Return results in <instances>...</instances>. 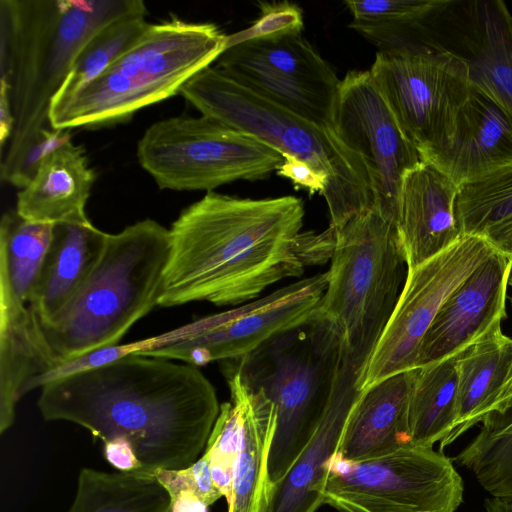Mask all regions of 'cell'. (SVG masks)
I'll use <instances>...</instances> for the list:
<instances>
[{
  "instance_id": "14",
  "label": "cell",
  "mask_w": 512,
  "mask_h": 512,
  "mask_svg": "<svg viewBox=\"0 0 512 512\" xmlns=\"http://www.w3.org/2000/svg\"><path fill=\"white\" fill-rule=\"evenodd\" d=\"M333 129L366 167L372 208L396 225L402 176L421 159L400 130L370 71H349L341 80Z\"/></svg>"
},
{
  "instance_id": "37",
  "label": "cell",
  "mask_w": 512,
  "mask_h": 512,
  "mask_svg": "<svg viewBox=\"0 0 512 512\" xmlns=\"http://www.w3.org/2000/svg\"><path fill=\"white\" fill-rule=\"evenodd\" d=\"M106 459L120 471H140L141 464L132 446L125 440H113L104 443Z\"/></svg>"
},
{
  "instance_id": "4",
  "label": "cell",
  "mask_w": 512,
  "mask_h": 512,
  "mask_svg": "<svg viewBox=\"0 0 512 512\" xmlns=\"http://www.w3.org/2000/svg\"><path fill=\"white\" fill-rule=\"evenodd\" d=\"M169 251V229L152 219L107 234L83 285L56 319L42 327L59 365L118 345L159 306Z\"/></svg>"
},
{
  "instance_id": "10",
  "label": "cell",
  "mask_w": 512,
  "mask_h": 512,
  "mask_svg": "<svg viewBox=\"0 0 512 512\" xmlns=\"http://www.w3.org/2000/svg\"><path fill=\"white\" fill-rule=\"evenodd\" d=\"M316 493L338 512H455L464 484L452 458L411 445L361 461L334 454Z\"/></svg>"
},
{
  "instance_id": "11",
  "label": "cell",
  "mask_w": 512,
  "mask_h": 512,
  "mask_svg": "<svg viewBox=\"0 0 512 512\" xmlns=\"http://www.w3.org/2000/svg\"><path fill=\"white\" fill-rule=\"evenodd\" d=\"M369 71L421 160L450 139L458 113L472 90L464 58L432 40L404 53L377 52Z\"/></svg>"
},
{
  "instance_id": "24",
  "label": "cell",
  "mask_w": 512,
  "mask_h": 512,
  "mask_svg": "<svg viewBox=\"0 0 512 512\" xmlns=\"http://www.w3.org/2000/svg\"><path fill=\"white\" fill-rule=\"evenodd\" d=\"M95 180L83 146L70 139L44 156L33 179L18 192L15 212L32 223L91 224L85 207Z\"/></svg>"
},
{
  "instance_id": "40",
  "label": "cell",
  "mask_w": 512,
  "mask_h": 512,
  "mask_svg": "<svg viewBox=\"0 0 512 512\" xmlns=\"http://www.w3.org/2000/svg\"><path fill=\"white\" fill-rule=\"evenodd\" d=\"M484 506L486 512H512V498H487Z\"/></svg>"
},
{
  "instance_id": "29",
  "label": "cell",
  "mask_w": 512,
  "mask_h": 512,
  "mask_svg": "<svg viewBox=\"0 0 512 512\" xmlns=\"http://www.w3.org/2000/svg\"><path fill=\"white\" fill-rule=\"evenodd\" d=\"M457 220L462 235L489 242L512 229V166L459 187Z\"/></svg>"
},
{
  "instance_id": "25",
  "label": "cell",
  "mask_w": 512,
  "mask_h": 512,
  "mask_svg": "<svg viewBox=\"0 0 512 512\" xmlns=\"http://www.w3.org/2000/svg\"><path fill=\"white\" fill-rule=\"evenodd\" d=\"M107 234L92 223L54 225L28 302L41 327L50 325L76 295L98 261Z\"/></svg>"
},
{
  "instance_id": "9",
  "label": "cell",
  "mask_w": 512,
  "mask_h": 512,
  "mask_svg": "<svg viewBox=\"0 0 512 512\" xmlns=\"http://www.w3.org/2000/svg\"><path fill=\"white\" fill-rule=\"evenodd\" d=\"M136 155L160 189L175 191L211 192L236 180H259L283 161L273 147L204 115L153 123Z\"/></svg>"
},
{
  "instance_id": "21",
  "label": "cell",
  "mask_w": 512,
  "mask_h": 512,
  "mask_svg": "<svg viewBox=\"0 0 512 512\" xmlns=\"http://www.w3.org/2000/svg\"><path fill=\"white\" fill-rule=\"evenodd\" d=\"M230 395L240 405V433L227 512H266L272 484L268 458L277 425L273 402L249 385L229 362H222Z\"/></svg>"
},
{
  "instance_id": "20",
  "label": "cell",
  "mask_w": 512,
  "mask_h": 512,
  "mask_svg": "<svg viewBox=\"0 0 512 512\" xmlns=\"http://www.w3.org/2000/svg\"><path fill=\"white\" fill-rule=\"evenodd\" d=\"M58 366L39 320L0 271V434L13 425L27 385Z\"/></svg>"
},
{
  "instance_id": "13",
  "label": "cell",
  "mask_w": 512,
  "mask_h": 512,
  "mask_svg": "<svg viewBox=\"0 0 512 512\" xmlns=\"http://www.w3.org/2000/svg\"><path fill=\"white\" fill-rule=\"evenodd\" d=\"M216 62L218 70L254 93L333 128L341 80L301 33L233 45Z\"/></svg>"
},
{
  "instance_id": "42",
  "label": "cell",
  "mask_w": 512,
  "mask_h": 512,
  "mask_svg": "<svg viewBox=\"0 0 512 512\" xmlns=\"http://www.w3.org/2000/svg\"><path fill=\"white\" fill-rule=\"evenodd\" d=\"M509 286L512 287V266H511V273H510V277H509ZM510 302H511V306H512V297L510 298Z\"/></svg>"
},
{
  "instance_id": "38",
  "label": "cell",
  "mask_w": 512,
  "mask_h": 512,
  "mask_svg": "<svg viewBox=\"0 0 512 512\" xmlns=\"http://www.w3.org/2000/svg\"><path fill=\"white\" fill-rule=\"evenodd\" d=\"M510 418H512V374L485 410L480 423L482 426H487Z\"/></svg>"
},
{
  "instance_id": "23",
  "label": "cell",
  "mask_w": 512,
  "mask_h": 512,
  "mask_svg": "<svg viewBox=\"0 0 512 512\" xmlns=\"http://www.w3.org/2000/svg\"><path fill=\"white\" fill-rule=\"evenodd\" d=\"M414 370L361 390L347 417L336 455L361 461L411 446L409 404Z\"/></svg>"
},
{
  "instance_id": "12",
  "label": "cell",
  "mask_w": 512,
  "mask_h": 512,
  "mask_svg": "<svg viewBox=\"0 0 512 512\" xmlns=\"http://www.w3.org/2000/svg\"><path fill=\"white\" fill-rule=\"evenodd\" d=\"M497 249L485 238L462 237L408 269L394 311L358 379L360 390L416 369L422 339L449 296Z\"/></svg>"
},
{
  "instance_id": "8",
  "label": "cell",
  "mask_w": 512,
  "mask_h": 512,
  "mask_svg": "<svg viewBox=\"0 0 512 512\" xmlns=\"http://www.w3.org/2000/svg\"><path fill=\"white\" fill-rule=\"evenodd\" d=\"M343 358L336 335L315 316L229 362L273 402L277 425L268 458L272 484L290 471L318 427Z\"/></svg>"
},
{
  "instance_id": "39",
  "label": "cell",
  "mask_w": 512,
  "mask_h": 512,
  "mask_svg": "<svg viewBox=\"0 0 512 512\" xmlns=\"http://www.w3.org/2000/svg\"><path fill=\"white\" fill-rule=\"evenodd\" d=\"M14 115L9 96V85L0 79V144L3 147L9 141L14 130Z\"/></svg>"
},
{
  "instance_id": "16",
  "label": "cell",
  "mask_w": 512,
  "mask_h": 512,
  "mask_svg": "<svg viewBox=\"0 0 512 512\" xmlns=\"http://www.w3.org/2000/svg\"><path fill=\"white\" fill-rule=\"evenodd\" d=\"M511 266L496 250L449 296L422 339L416 369L457 355L501 325Z\"/></svg>"
},
{
  "instance_id": "3",
  "label": "cell",
  "mask_w": 512,
  "mask_h": 512,
  "mask_svg": "<svg viewBox=\"0 0 512 512\" xmlns=\"http://www.w3.org/2000/svg\"><path fill=\"white\" fill-rule=\"evenodd\" d=\"M141 0H1V79L9 85L14 130L2 156V181L26 187L51 150L71 139L53 130L51 102L88 41Z\"/></svg>"
},
{
  "instance_id": "17",
  "label": "cell",
  "mask_w": 512,
  "mask_h": 512,
  "mask_svg": "<svg viewBox=\"0 0 512 512\" xmlns=\"http://www.w3.org/2000/svg\"><path fill=\"white\" fill-rule=\"evenodd\" d=\"M458 191L445 173L427 161L421 160L403 174L396 230L408 269L462 237L456 211Z\"/></svg>"
},
{
  "instance_id": "27",
  "label": "cell",
  "mask_w": 512,
  "mask_h": 512,
  "mask_svg": "<svg viewBox=\"0 0 512 512\" xmlns=\"http://www.w3.org/2000/svg\"><path fill=\"white\" fill-rule=\"evenodd\" d=\"M170 495L153 473L83 468L68 512H167Z\"/></svg>"
},
{
  "instance_id": "6",
  "label": "cell",
  "mask_w": 512,
  "mask_h": 512,
  "mask_svg": "<svg viewBox=\"0 0 512 512\" xmlns=\"http://www.w3.org/2000/svg\"><path fill=\"white\" fill-rule=\"evenodd\" d=\"M180 94L202 115L214 118L295 156L329 178L323 193L330 227L338 229L373 207V195L362 160L332 127L309 122L235 82L215 66L194 75Z\"/></svg>"
},
{
  "instance_id": "41",
  "label": "cell",
  "mask_w": 512,
  "mask_h": 512,
  "mask_svg": "<svg viewBox=\"0 0 512 512\" xmlns=\"http://www.w3.org/2000/svg\"><path fill=\"white\" fill-rule=\"evenodd\" d=\"M490 243L512 260V229L497 236Z\"/></svg>"
},
{
  "instance_id": "19",
  "label": "cell",
  "mask_w": 512,
  "mask_h": 512,
  "mask_svg": "<svg viewBox=\"0 0 512 512\" xmlns=\"http://www.w3.org/2000/svg\"><path fill=\"white\" fill-rule=\"evenodd\" d=\"M458 187L512 166V118L472 84L450 139L425 160Z\"/></svg>"
},
{
  "instance_id": "36",
  "label": "cell",
  "mask_w": 512,
  "mask_h": 512,
  "mask_svg": "<svg viewBox=\"0 0 512 512\" xmlns=\"http://www.w3.org/2000/svg\"><path fill=\"white\" fill-rule=\"evenodd\" d=\"M282 157L276 170L279 176L289 179L297 189H306L310 195H323L329 183L327 175L295 156L284 154Z\"/></svg>"
},
{
  "instance_id": "33",
  "label": "cell",
  "mask_w": 512,
  "mask_h": 512,
  "mask_svg": "<svg viewBox=\"0 0 512 512\" xmlns=\"http://www.w3.org/2000/svg\"><path fill=\"white\" fill-rule=\"evenodd\" d=\"M240 417L239 402L236 397L230 395V401L220 405L219 415L204 451L209 458L213 482L227 501L232 492L239 444Z\"/></svg>"
},
{
  "instance_id": "15",
  "label": "cell",
  "mask_w": 512,
  "mask_h": 512,
  "mask_svg": "<svg viewBox=\"0 0 512 512\" xmlns=\"http://www.w3.org/2000/svg\"><path fill=\"white\" fill-rule=\"evenodd\" d=\"M327 284V272L303 278L259 300L213 314L211 326L202 334L144 355L196 367L243 358L271 338L309 321Z\"/></svg>"
},
{
  "instance_id": "31",
  "label": "cell",
  "mask_w": 512,
  "mask_h": 512,
  "mask_svg": "<svg viewBox=\"0 0 512 512\" xmlns=\"http://www.w3.org/2000/svg\"><path fill=\"white\" fill-rule=\"evenodd\" d=\"M54 225L32 223L16 212L3 214L0 223V271L26 302L49 247Z\"/></svg>"
},
{
  "instance_id": "28",
  "label": "cell",
  "mask_w": 512,
  "mask_h": 512,
  "mask_svg": "<svg viewBox=\"0 0 512 512\" xmlns=\"http://www.w3.org/2000/svg\"><path fill=\"white\" fill-rule=\"evenodd\" d=\"M457 382L454 357L415 369L409 404L414 446L433 448L449 433L454 420Z\"/></svg>"
},
{
  "instance_id": "7",
  "label": "cell",
  "mask_w": 512,
  "mask_h": 512,
  "mask_svg": "<svg viewBox=\"0 0 512 512\" xmlns=\"http://www.w3.org/2000/svg\"><path fill=\"white\" fill-rule=\"evenodd\" d=\"M336 231L328 284L315 317L338 338L343 361L360 374L400 296L407 263L396 225L376 209Z\"/></svg>"
},
{
  "instance_id": "18",
  "label": "cell",
  "mask_w": 512,
  "mask_h": 512,
  "mask_svg": "<svg viewBox=\"0 0 512 512\" xmlns=\"http://www.w3.org/2000/svg\"><path fill=\"white\" fill-rule=\"evenodd\" d=\"M447 11L455 45L448 48L466 60L472 84L512 118V14L507 4L454 1Z\"/></svg>"
},
{
  "instance_id": "34",
  "label": "cell",
  "mask_w": 512,
  "mask_h": 512,
  "mask_svg": "<svg viewBox=\"0 0 512 512\" xmlns=\"http://www.w3.org/2000/svg\"><path fill=\"white\" fill-rule=\"evenodd\" d=\"M154 476L170 495L167 512H208L210 483L205 472L193 464L180 470H157Z\"/></svg>"
},
{
  "instance_id": "35",
  "label": "cell",
  "mask_w": 512,
  "mask_h": 512,
  "mask_svg": "<svg viewBox=\"0 0 512 512\" xmlns=\"http://www.w3.org/2000/svg\"><path fill=\"white\" fill-rule=\"evenodd\" d=\"M261 15L247 29L227 35L226 48L255 39L298 34L303 29L302 10L287 1L260 3Z\"/></svg>"
},
{
  "instance_id": "2",
  "label": "cell",
  "mask_w": 512,
  "mask_h": 512,
  "mask_svg": "<svg viewBox=\"0 0 512 512\" xmlns=\"http://www.w3.org/2000/svg\"><path fill=\"white\" fill-rule=\"evenodd\" d=\"M47 421H67L105 442L125 440L141 470H180L203 455L220 404L199 367L131 354L40 387Z\"/></svg>"
},
{
  "instance_id": "30",
  "label": "cell",
  "mask_w": 512,
  "mask_h": 512,
  "mask_svg": "<svg viewBox=\"0 0 512 512\" xmlns=\"http://www.w3.org/2000/svg\"><path fill=\"white\" fill-rule=\"evenodd\" d=\"M146 12L127 14L97 32L77 56L50 107L58 106L72 98L131 47L150 24L146 21Z\"/></svg>"
},
{
  "instance_id": "5",
  "label": "cell",
  "mask_w": 512,
  "mask_h": 512,
  "mask_svg": "<svg viewBox=\"0 0 512 512\" xmlns=\"http://www.w3.org/2000/svg\"><path fill=\"white\" fill-rule=\"evenodd\" d=\"M213 23L172 15L149 24L139 39L66 102L50 107L53 130L98 128L129 120L138 110L180 94L226 49Z\"/></svg>"
},
{
  "instance_id": "26",
  "label": "cell",
  "mask_w": 512,
  "mask_h": 512,
  "mask_svg": "<svg viewBox=\"0 0 512 512\" xmlns=\"http://www.w3.org/2000/svg\"><path fill=\"white\" fill-rule=\"evenodd\" d=\"M458 382L452 427L440 442V451L473 426L512 374V338L501 325L453 356Z\"/></svg>"
},
{
  "instance_id": "32",
  "label": "cell",
  "mask_w": 512,
  "mask_h": 512,
  "mask_svg": "<svg viewBox=\"0 0 512 512\" xmlns=\"http://www.w3.org/2000/svg\"><path fill=\"white\" fill-rule=\"evenodd\" d=\"M493 497L512 498V418L482 426L454 457Z\"/></svg>"
},
{
  "instance_id": "1",
  "label": "cell",
  "mask_w": 512,
  "mask_h": 512,
  "mask_svg": "<svg viewBox=\"0 0 512 512\" xmlns=\"http://www.w3.org/2000/svg\"><path fill=\"white\" fill-rule=\"evenodd\" d=\"M300 198L207 192L172 223L159 306L196 301L234 306L331 260L336 231H302Z\"/></svg>"
},
{
  "instance_id": "22",
  "label": "cell",
  "mask_w": 512,
  "mask_h": 512,
  "mask_svg": "<svg viewBox=\"0 0 512 512\" xmlns=\"http://www.w3.org/2000/svg\"><path fill=\"white\" fill-rule=\"evenodd\" d=\"M360 372L342 361L329 402L313 436L287 475L272 487L266 512H316L323 505L316 489L326 463L336 453L349 412L359 396Z\"/></svg>"
}]
</instances>
